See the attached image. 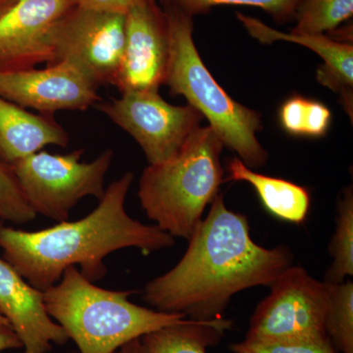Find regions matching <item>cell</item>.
I'll list each match as a JSON object with an SVG mask.
<instances>
[{
  "label": "cell",
  "mask_w": 353,
  "mask_h": 353,
  "mask_svg": "<svg viewBox=\"0 0 353 353\" xmlns=\"http://www.w3.org/2000/svg\"><path fill=\"white\" fill-rule=\"evenodd\" d=\"M188 241L176 266L145 285L143 299L158 311L196 321L222 318L234 294L270 287L294 262L287 245L254 243L248 218L230 210L221 194Z\"/></svg>",
  "instance_id": "cell-1"
},
{
  "label": "cell",
  "mask_w": 353,
  "mask_h": 353,
  "mask_svg": "<svg viewBox=\"0 0 353 353\" xmlns=\"http://www.w3.org/2000/svg\"><path fill=\"white\" fill-rule=\"evenodd\" d=\"M134 174L127 172L106 188L99 205L77 221L28 232L0 221V248L3 259L37 290L57 285L65 270L79 266L94 283L106 276L104 259L111 253L136 248L143 254L171 248L175 238L157 225L134 219L125 209Z\"/></svg>",
  "instance_id": "cell-2"
},
{
  "label": "cell",
  "mask_w": 353,
  "mask_h": 353,
  "mask_svg": "<svg viewBox=\"0 0 353 353\" xmlns=\"http://www.w3.org/2000/svg\"><path fill=\"white\" fill-rule=\"evenodd\" d=\"M43 292L48 315L76 343L79 353H114L130 341L188 319L131 303L134 290L102 289L77 267Z\"/></svg>",
  "instance_id": "cell-3"
},
{
  "label": "cell",
  "mask_w": 353,
  "mask_h": 353,
  "mask_svg": "<svg viewBox=\"0 0 353 353\" xmlns=\"http://www.w3.org/2000/svg\"><path fill=\"white\" fill-rule=\"evenodd\" d=\"M223 148L210 127H199L175 157L143 170L139 201L159 229L173 238L189 240L224 183L220 160Z\"/></svg>",
  "instance_id": "cell-4"
},
{
  "label": "cell",
  "mask_w": 353,
  "mask_h": 353,
  "mask_svg": "<svg viewBox=\"0 0 353 353\" xmlns=\"http://www.w3.org/2000/svg\"><path fill=\"white\" fill-rule=\"evenodd\" d=\"M169 26V59L163 85L172 95H182L188 104L209 121V127L248 168L266 164L268 153L256 134L261 115L234 101L206 68L194 44V18L174 7H162Z\"/></svg>",
  "instance_id": "cell-5"
},
{
  "label": "cell",
  "mask_w": 353,
  "mask_h": 353,
  "mask_svg": "<svg viewBox=\"0 0 353 353\" xmlns=\"http://www.w3.org/2000/svg\"><path fill=\"white\" fill-rule=\"evenodd\" d=\"M83 152L81 148L67 154L41 150L11 166L37 215L63 222L81 199L92 196L101 201L114 152L105 150L90 162L81 161Z\"/></svg>",
  "instance_id": "cell-6"
},
{
  "label": "cell",
  "mask_w": 353,
  "mask_h": 353,
  "mask_svg": "<svg viewBox=\"0 0 353 353\" xmlns=\"http://www.w3.org/2000/svg\"><path fill=\"white\" fill-rule=\"evenodd\" d=\"M250 318L245 340L285 341L326 338L328 287L301 266L289 267L270 285Z\"/></svg>",
  "instance_id": "cell-7"
},
{
  "label": "cell",
  "mask_w": 353,
  "mask_h": 353,
  "mask_svg": "<svg viewBox=\"0 0 353 353\" xmlns=\"http://www.w3.org/2000/svg\"><path fill=\"white\" fill-rule=\"evenodd\" d=\"M94 108L131 134L150 165L164 163L175 157L203 119L190 104L168 103L159 90H130L119 99L99 101Z\"/></svg>",
  "instance_id": "cell-8"
},
{
  "label": "cell",
  "mask_w": 353,
  "mask_h": 353,
  "mask_svg": "<svg viewBox=\"0 0 353 353\" xmlns=\"http://www.w3.org/2000/svg\"><path fill=\"white\" fill-rule=\"evenodd\" d=\"M124 14L73 6L51 34L52 63L67 61L97 88L115 85L125 46Z\"/></svg>",
  "instance_id": "cell-9"
},
{
  "label": "cell",
  "mask_w": 353,
  "mask_h": 353,
  "mask_svg": "<svg viewBox=\"0 0 353 353\" xmlns=\"http://www.w3.org/2000/svg\"><path fill=\"white\" fill-rule=\"evenodd\" d=\"M169 59V26L157 0H137L126 13L122 63L114 87L130 90H159Z\"/></svg>",
  "instance_id": "cell-10"
},
{
  "label": "cell",
  "mask_w": 353,
  "mask_h": 353,
  "mask_svg": "<svg viewBox=\"0 0 353 353\" xmlns=\"http://www.w3.org/2000/svg\"><path fill=\"white\" fill-rule=\"evenodd\" d=\"M97 88L67 61L43 69L0 72V97L46 115L88 110L101 101Z\"/></svg>",
  "instance_id": "cell-11"
},
{
  "label": "cell",
  "mask_w": 353,
  "mask_h": 353,
  "mask_svg": "<svg viewBox=\"0 0 353 353\" xmlns=\"http://www.w3.org/2000/svg\"><path fill=\"white\" fill-rule=\"evenodd\" d=\"M74 0H19L0 17V72L51 64V34Z\"/></svg>",
  "instance_id": "cell-12"
},
{
  "label": "cell",
  "mask_w": 353,
  "mask_h": 353,
  "mask_svg": "<svg viewBox=\"0 0 353 353\" xmlns=\"http://www.w3.org/2000/svg\"><path fill=\"white\" fill-rule=\"evenodd\" d=\"M0 313L22 343L24 353H48L68 336L48 315L43 292L30 285L8 262L0 259Z\"/></svg>",
  "instance_id": "cell-13"
},
{
  "label": "cell",
  "mask_w": 353,
  "mask_h": 353,
  "mask_svg": "<svg viewBox=\"0 0 353 353\" xmlns=\"http://www.w3.org/2000/svg\"><path fill=\"white\" fill-rule=\"evenodd\" d=\"M236 18L248 34L261 43L290 41L306 46L324 60L317 70L318 82L341 94L348 114L352 112L353 46L330 39L326 34L282 32L272 29L256 18L236 12Z\"/></svg>",
  "instance_id": "cell-14"
},
{
  "label": "cell",
  "mask_w": 353,
  "mask_h": 353,
  "mask_svg": "<svg viewBox=\"0 0 353 353\" xmlns=\"http://www.w3.org/2000/svg\"><path fill=\"white\" fill-rule=\"evenodd\" d=\"M68 145V132L54 115L30 112L0 97V161L12 166L46 146Z\"/></svg>",
  "instance_id": "cell-15"
},
{
  "label": "cell",
  "mask_w": 353,
  "mask_h": 353,
  "mask_svg": "<svg viewBox=\"0 0 353 353\" xmlns=\"http://www.w3.org/2000/svg\"><path fill=\"white\" fill-rule=\"evenodd\" d=\"M226 180L250 183L264 208L278 219L301 224L307 217L310 194L301 185L256 173L248 168L240 158H234L228 164Z\"/></svg>",
  "instance_id": "cell-16"
},
{
  "label": "cell",
  "mask_w": 353,
  "mask_h": 353,
  "mask_svg": "<svg viewBox=\"0 0 353 353\" xmlns=\"http://www.w3.org/2000/svg\"><path fill=\"white\" fill-rule=\"evenodd\" d=\"M232 325L223 317L208 321L185 319L141 336V353H208Z\"/></svg>",
  "instance_id": "cell-17"
},
{
  "label": "cell",
  "mask_w": 353,
  "mask_h": 353,
  "mask_svg": "<svg viewBox=\"0 0 353 353\" xmlns=\"http://www.w3.org/2000/svg\"><path fill=\"white\" fill-rule=\"evenodd\" d=\"M333 261L325 275V283L340 284L353 275V190L345 188L338 203V217L329 245Z\"/></svg>",
  "instance_id": "cell-18"
},
{
  "label": "cell",
  "mask_w": 353,
  "mask_h": 353,
  "mask_svg": "<svg viewBox=\"0 0 353 353\" xmlns=\"http://www.w3.org/2000/svg\"><path fill=\"white\" fill-rule=\"evenodd\" d=\"M327 336L336 352L353 353V283L352 281L328 284Z\"/></svg>",
  "instance_id": "cell-19"
},
{
  "label": "cell",
  "mask_w": 353,
  "mask_h": 353,
  "mask_svg": "<svg viewBox=\"0 0 353 353\" xmlns=\"http://www.w3.org/2000/svg\"><path fill=\"white\" fill-rule=\"evenodd\" d=\"M353 0H303L292 32L326 34L352 17Z\"/></svg>",
  "instance_id": "cell-20"
},
{
  "label": "cell",
  "mask_w": 353,
  "mask_h": 353,
  "mask_svg": "<svg viewBox=\"0 0 353 353\" xmlns=\"http://www.w3.org/2000/svg\"><path fill=\"white\" fill-rule=\"evenodd\" d=\"M301 1L303 0H160L162 7H174L192 18L210 12L215 6L259 7L280 25L294 20L297 7Z\"/></svg>",
  "instance_id": "cell-21"
},
{
  "label": "cell",
  "mask_w": 353,
  "mask_h": 353,
  "mask_svg": "<svg viewBox=\"0 0 353 353\" xmlns=\"http://www.w3.org/2000/svg\"><path fill=\"white\" fill-rule=\"evenodd\" d=\"M36 217L21 192L12 167L0 161V221L24 225Z\"/></svg>",
  "instance_id": "cell-22"
},
{
  "label": "cell",
  "mask_w": 353,
  "mask_h": 353,
  "mask_svg": "<svg viewBox=\"0 0 353 353\" xmlns=\"http://www.w3.org/2000/svg\"><path fill=\"white\" fill-rule=\"evenodd\" d=\"M233 353H338L329 336L315 340L260 341H243L230 345Z\"/></svg>",
  "instance_id": "cell-23"
},
{
  "label": "cell",
  "mask_w": 353,
  "mask_h": 353,
  "mask_svg": "<svg viewBox=\"0 0 353 353\" xmlns=\"http://www.w3.org/2000/svg\"><path fill=\"white\" fill-rule=\"evenodd\" d=\"M306 104H307V99L301 95H294L281 106V126L288 134L292 136L304 137Z\"/></svg>",
  "instance_id": "cell-24"
},
{
  "label": "cell",
  "mask_w": 353,
  "mask_h": 353,
  "mask_svg": "<svg viewBox=\"0 0 353 353\" xmlns=\"http://www.w3.org/2000/svg\"><path fill=\"white\" fill-rule=\"evenodd\" d=\"M332 114L321 102L307 99L304 118V137L320 138L325 136L331 125Z\"/></svg>",
  "instance_id": "cell-25"
},
{
  "label": "cell",
  "mask_w": 353,
  "mask_h": 353,
  "mask_svg": "<svg viewBox=\"0 0 353 353\" xmlns=\"http://www.w3.org/2000/svg\"><path fill=\"white\" fill-rule=\"evenodd\" d=\"M137 0H74L75 6L103 12L124 14Z\"/></svg>",
  "instance_id": "cell-26"
},
{
  "label": "cell",
  "mask_w": 353,
  "mask_h": 353,
  "mask_svg": "<svg viewBox=\"0 0 353 353\" xmlns=\"http://www.w3.org/2000/svg\"><path fill=\"white\" fill-rule=\"evenodd\" d=\"M22 347V343L10 326L0 327V353Z\"/></svg>",
  "instance_id": "cell-27"
},
{
  "label": "cell",
  "mask_w": 353,
  "mask_h": 353,
  "mask_svg": "<svg viewBox=\"0 0 353 353\" xmlns=\"http://www.w3.org/2000/svg\"><path fill=\"white\" fill-rule=\"evenodd\" d=\"M70 353H79L77 352ZM114 353H141V339L130 341L127 345H123L117 352Z\"/></svg>",
  "instance_id": "cell-28"
},
{
  "label": "cell",
  "mask_w": 353,
  "mask_h": 353,
  "mask_svg": "<svg viewBox=\"0 0 353 353\" xmlns=\"http://www.w3.org/2000/svg\"><path fill=\"white\" fill-rule=\"evenodd\" d=\"M19 0H0V17L4 15L9 10L12 8Z\"/></svg>",
  "instance_id": "cell-29"
},
{
  "label": "cell",
  "mask_w": 353,
  "mask_h": 353,
  "mask_svg": "<svg viewBox=\"0 0 353 353\" xmlns=\"http://www.w3.org/2000/svg\"><path fill=\"white\" fill-rule=\"evenodd\" d=\"M1 326H10V325H9V323L6 319V317H4V316L0 313V327Z\"/></svg>",
  "instance_id": "cell-30"
}]
</instances>
